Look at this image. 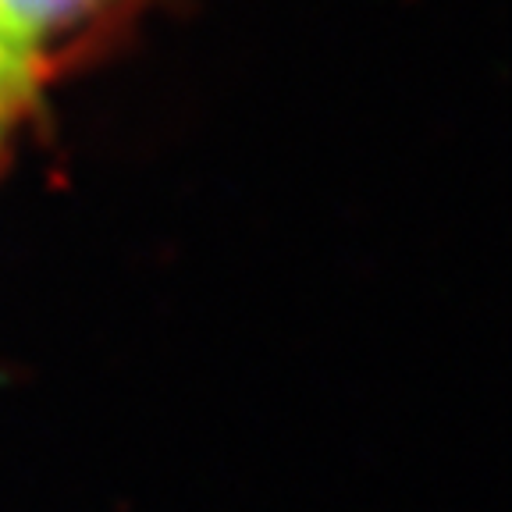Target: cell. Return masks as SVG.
I'll list each match as a JSON object with an SVG mask.
<instances>
[{
	"instance_id": "2",
	"label": "cell",
	"mask_w": 512,
	"mask_h": 512,
	"mask_svg": "<svg viewBox=\"0 0 512 512\" xmlns=\"http://www.w3.org/2000/svg\"><path fill=\"white\" fill-rule=\"evenodd\" d=\"M32 82H36V54L8 25H0V132L11 114L29 100Z\"/></svg>"
},
{
	"instance_id": "1",
	"label": "cell",
	"mask_w": 512,
	"mask_h": 512,
	"mask_svg": "<svg viewBox=\"0 0 512 512\" xmlns=\"http://www.w3.org/2000/svg\"><path fill=\"white\" fill-rule=\"evenodd\" d=\"M107 4L111 0H0V25H8L32 54H40L47 40L89 22Z\"/></svg>"
}]
</instances>
